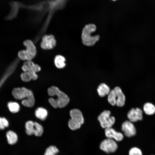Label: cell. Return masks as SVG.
<instances>
[{
	"mask_svg": "<svg viewBox=\"0 0 155 155\" xmlns=\"http://www.w3.org/2000/svg\"><path fill=\"white\" fill-rule=\"evenodd\" d=\"M20 77L22 80L24 82H28L32 80L28 72H24L21 73Z\"/></svg>",
	"mask_w": 155,
	"mask_h": 155,
	"instance_id": "obj_22",
	"label": "cell"
},
{
	"mask_svg": "<svg viewBox=\"0 0 155 155\" xmlns=\"http://www.w3.org/2000/svg\"><path fill=\"white\" fill-rule=\"evenodd\" d=\"M117 147V145L114 140L108 138L103 140L100 145V149L107 153L114 152Z\"/></svg>",
	"mask_w": 155,
	"mask_h": 155,
	"instance_id": "obj_10",
	"label": "cell"
},
{
	"mask_svg": "<svg viewBox=\"0 0 155 155\" xmlns=\"http://www.w3.org/2000/svg\"><path fill=\"white\" fill-rule=\"evenodd\" d=\"M121 129L125 135L128 137L133 136L136 134L135 127L130 121H126L123 123Z\"/></svg>",
	"mask_w": 155,
	"mask_h": 155,
	"instance_id": "obj_11",
	"label": "cell"
},
{
	"mask_svg": "<svg viewBox=\"0 0 155 155\" xmlns=\"http://www.w3.org/2000/svg\"><path fill=\"white\" fill-rule=\"evenodd\" d=\"M9 126L7 120L3 117H0V129L3 130Z\"/></svg>",
	"mask_w": 155,
	"mask_h": 155,
	"instance_id": "obj_24",
	"label": "cell"
},
{
	"mask_svg": "<svg viewBox=\"0 0 155 155\" xmlns=\"http://www.w3.org/2000/svg\"><path fill=\"white\" fill-rule=\"evenodd\" d=\"M48 93L49 96L56 97V98H51L49 99L50 104L55 108H63L69 102L68 96L56 86H52L49 88L48 89Z\"/></svg>",
	"mask_w": 155,
	"mask_h": 155,
	"instance_id": "obj_1",
	"label": "cell"
},
{
	"mask_svg": "<svg viewBox=\"0 0 155 155\" xmlns=\"http://www.w3.org/2000/svg\"><path fill=\"white\" fill-rule=\"evenodd\" d=\"M26 131L29 135L34 134L37 136H41L43 131L42 126L36 122L31 121H27L25 124Z\"/></svg>",
	"mask_w": 155,
	"mask_h": 155,
	"instance_id": "obj_6",
	"label": "cell"
},
{
	"mask_svg": "<svg viewBox=\"0 0 155 155\" xmlns=\"http://www.w3.org/2000/svg\"><path fill=\"white\" fill-rule=\"evenodd\" d=\"M48 113L47 110L42 107L38 108L35 111L36 116L41 120H44L46 118Z\"/></svg>",
	"mask_w": 155,
	"mask_h": 155,
	"instance_id": "obj_17",
	"label": "cell"
},
{
	"mask_svg": "<svg viewBox=\"0 0 155 155\" xmlns=\"http://www.w3.org/2000/svg\"><path fill=\"white\" fill-rule=\"evenodd\" d=\"M125 99V96L121 89L118 86L110 91L108 97V101L111 105H116L120 107L124 106Z\"/></svg>",
	"mask_w": 155,
	"mask_h": 155,
	"instance_id": "obj_4",
	"label": "cell"
},
{
	"mask_svg": "<svg viewBox=\"0 0 155 155\" xmlns=\"http://www.w3.org/2000/svg\"><path fill=\"white\" fill-rule=\"evenodd\" d=\"M96 29V26L93 24L86 25L83 29L82 33V39L83 44L88 46L94 45L99 39V36L96 35L94 36L91 35Z\"/></svg>",
	"mask_w": 155,
	"mask_h": 155,
	"instance_id": "obj_3",
	"label": "cell"
},
{
	"mask_svg": "<svg viewBox=\"0 0 155 155\" xmlns=\"http://www.w3.org/2000/svg\"><path fill=\"white\" fill-rule=\"evenodd\" d=\"M105 135L107 138L114 139L117 141L122 140L123 138V135L121 133L116 131L111 127L105 129Z\"/></svg>",
	"mask_w": 155,
	"mask_h": 155,
	"instance_id": "obj_13",
	"label": "cell"
},
{
	"mask_svg": "<svg viewBox=\"0 0 155 155\" xmlns=\"http://www.w3.org/2000/svg\"><path fill=\"white\" fill-rule=\"evenodd\" d=\"M97 91L99 95L103 97L106 95H108L110 91L109 87L104 83L101 84L98 86Z\"/></svg>",
	"mask_w": 155,
	"mask_h": 155,
	"instance_id": "obj_16",
	"label": "cell"
},
{
	"mask_svg": "<svg viewBox=\"0 0 155 155\" xmlns=\"http://www.w3.org/2000/svg\"><path fill=\"white\" fill-rule=\"evenodd\" d=\"M18 57L20 60L26 61L25 50L19 51L18 54Z\"/></svg>",
	"mask_w": 155,
	"mask_h": 155,
	"instance_id": "obj_25",
	"label": "cell"
},
{
	"mask_svg": "<svg viewBox=\"0 0 155 155\" xmlns=\"http://www.w3.org/2000/svg\"><path fill=\"white\" fill-rule=\"evenodd\" d=\"M142 111L140 108H132L128 113L127 117L130 121L135 122L142 119Z\"/></svg>",
	"mask_w": 155,
	"mask_h": 155,
	"instance_id": "obj_12",
	"label": "cell"
},
{
	"mask_svg": "<svg viewBox=\"0 0 155 155\" xmlns=\"http://www.w3.org/2000/svg\"><path fill=\"white\" fill-rule=\"evenodd\" d=\"M129 155H142L141 150L139 148L134 147L131 148L129 151Z\"/></svg>",
	"mask_w": 155,
	"mask_h": 155,
	"instance_id": "obj_23",
	"label": "cell"
},
{
	"mask_svg": "<svg viewBox=\"0 0 155 155\" xmlns=\"http://www.w3.org/2000/svg\"><path fill=\"white\" fill-rule=\"evenodd\" d=\"M6 136L8 143L10 145L15 144L18 141L17 134L12 131L9 130L7 131Z\"/></svg>",
	"mask_w": 155,
	"mask_h": 155,
	"instance_id": "obj_15",
	"label": "cell"
},
{
	"mask_svg": "<svg viewBox=\"0 0 155 155\" xmlns=\"http://www.w3.org/2000/svg\"><path fill=\"white\" fill-rule=\"evenodd\" d=\"M113 1H116V0H113Z\"/></svg>",
	"mask_w": 155,
	"mask_h": 155,
	"instance_id": "obj_26",
	"label": "cell"
},
{
	"mask_svg": "<svg viewBox=\"0 0 155 155\" xmlns=\"http://www.w3.org/2000/svg\"><path fill=\"white\" fill-rule=\"evenodd\" d=\"M35 64L32 61H26L23 63L22 67V69L24 72L32 71L35 72L34 70Z\"/></svg>",
	"mask_w": 155,
	"mask_h": 155,
	"instance_id": "obj_19",
	"label": "cell"
},
{
	"mask_svg": "<svg viewBox=\"0 0 155 155\" xmlns=\"http://www.w3.org/2000/svg\"><path fill=\"white\" fill-rule=\"evenodd\" d=\"M66 59L63 56L58 55L54 59V63L56 67L58 69H62L66 66Z\"/></svg>",
	"mask_w": 155,
	"mask_h": 155,
	"instance_id": "obj_14",
	"label": "cell"
},
{
	"mask_svg": "<svg viewBox=\"0 0 155 155\" xmlns=\"http://www.w3.org/2000/svg\"><path fill=\"white\" fill-rule=\"evenodd\" d=\"M8 106L9 110L12 113H17L20 110V106L16 102H10L8 103Z\"/></svg>",
	"mask_w": 155,
	"mask_h": 155,
	"instance_id": "obj_20",
	"label": "cell"
},
{
	"mask_svg": "<svg viewBox=\"0 0 155 155\" xmlns=\"http://www.w3.org/2000/svg\"><path fill=\"white\" fill-rule=\"evenodd\" d=\"M14 97L17 99L23 100L22 103L24 106L31 107L34 104L35 99L32 92L25 88H14L12 92Z\"/></svg>",
	"mask_w": 155,
	"mask_h": 155,
	"instance_id": "obj_2",
	"label": "cell"
},
{
	"mask_svg": "<svg viewBox=\"0 0 155 155\" xmlns=\"http://www.w3.org/2000/svg\"><path fill=\"white\" fill-rule=\"evenodd\" d=\"M23 44L26 47L25 50L26 61H32L36 57L37 54L35 43L32 40L27 39L24 41Z\"/></svg>",
	"mask_w": 155,
	"mask_h": 155,
	"instance_id": "obj_8",
	"label": "cell"
},
{
	"mask_svg": "<svg viewBox=\"0 0 155 155\" xmlns=\"http://www.w3.org/2000/svg\"><path fill=\"white\" fill-rule=\"evenodd\" d=\"M41 39L40 46L43 50L52 49L56 45V40L54 36L52 34H45L42 37Z\"/></svg>",
	"mask_w": 155,
	"mask_h": 155,
	"instance_id": "obj_9",
	"label": "cell"
},
{
	"mask_svg": "<svg viewBox=\"0 0 155 155\" xmlns=\"http://www.w3.org/2000/svg\"><path fill=\"white\" fill-rule=\"evenodd\" d=\"M59 150L55 146H51L48 147L46 150L44 155H57Z\"/></svg>",
	"mask_w": 155,
	"mask_h": 155,
	"instance_id": "obj_21",
	"label": "cell"
},
{
	"mask_svg": "<svg viewBox=\"0 0 155 155\" xmlns=\"http://www.w3.org/2000/svg\"><path fill=\"white\" fill-rule=\"evenodd\" d=\"M111 112L109 111L105 110L99 116L98 119L101 126L103 128L111 127L114 124L115 119L114 117L110 116Z\"/></svg>",
	"mask_w": 155,
	"mask_h": 155,
	"instance_id": "obj_7",
	"label": "cell"
},
{
	"mask_svg": "<svg viewBox=\"0 0 155 155\" xmlns=\"http://www.w3.org/2000/svg\"><path fill=\"white\" fill-rule=\"evenodd\" d=\"M143 110L147 115H153L155 113V106L151 103H146L144 105Z\"/></svg>",
	"mask_w": 155,
	"mask_h": 155,
	"instance_id": "obj_18",
	"label": "cell"
},
{
	"mask_svg": "<svg viewBox=\"0 0 155 155\" xmlns=\"http://www.w3.org/2000/svg\"><path fill=\"white\" fill-rule=\"evenodd\" d=\"M71 119L68 122L69 128L72 130L80 128L84 122V119L82 113L79 110L73 109L70 112Z\"/></svg>",
	"mask_w": 155,
	"mask_h": 155,
	"instance_id": "obj_5",
	"label": "cell"
}]
</instances>
